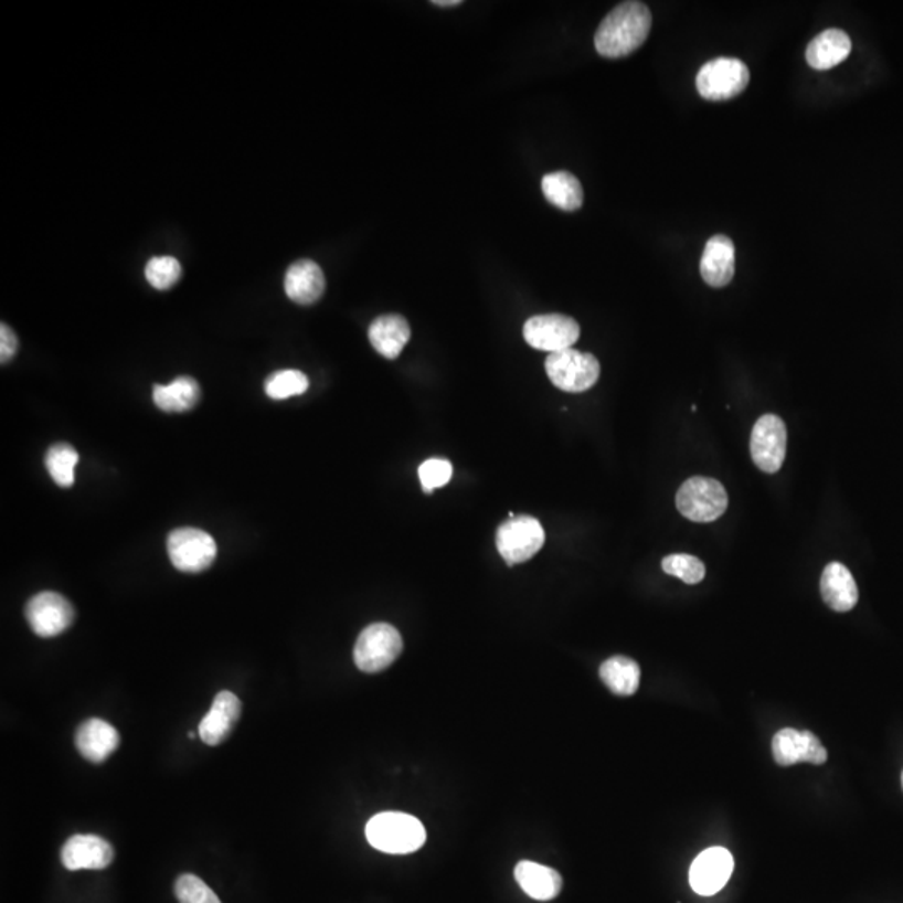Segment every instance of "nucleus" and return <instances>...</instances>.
<instances>
[{
  "instance_id": "31",
  "label": "nucleus",
  "mask_w": 903,
  "mask_h": 903,
  "mask_svg": "<svg viewBox=\"0 0 903 903\" xmlns=\"http://www.w3.org/2000/svg\"><path fill=\"white\" fill-rule=\"evenodd\" d=\"M452 464L445 459H428L418 467L422 487L425 492L432 493L435 489L447 486L452 479Z\"/></svg>"
},
{
  "instance_id": "12",
  "label": "nucleus",
  "mask_w": 903,
  "mask_h": 903,
  "mask_svg": "<svg viewBox=\"0 0 903 903\" xmlns=\"http://www.w3.org/2000/svg\"><path fill=\"white\" fill-rule=\"evenodd\" d=\"M772 752L773 758L779 766H792L797 763L824 765L828 759L827 750L814 733L794 730V727L779 730L773 736Z\"/></svg>"
},
{
  "instance_id": "22",
  "label": "nucleus",
  "mask_w": 903,
  "mask_h": 903,
  "mask_svg": "<svg viewBox=\"0 0 903 903\" xmlns=\"http://www.w3.org/2000/svg\"><path fill=\"white\" fill-rule=\"evenodd\" d=\"M514 875L521 889L531 899L548 902V900L555 899L561 893L562 877L554 869H549V867L522 860L516 865Z\"/></svg>"
},
{
  "instance_id": "29",
  "label": "nucleus",
  "mask_w": 903,
  "mask_h": 903,
  "mask_svg": "<svg viewBox=\"0 0 903 903\" xmlns=\"http://www.w3.org/2000/svg\"><path fill=\"white\" fill-rule=\"evenodd\" d=\"M662 571L687 584L701 583L707 574L703 562L690 554H671L662 559Z\"/></svg>"
},
{
  "instance_id": "16",
  "label": "nucleus",
  "mask_w": 903,
  "mask_h": 903,
  "mask_svg": "<svg viewBox=\"0 0 903 903\" xmlns=\"http://www.w3.org/2000/svg\"><path fill=\"white\" fill-rule=\"evenodd\" d=\"M735 245L727 236L714 235L708 240L701 256L700 272L710 287L723 288L735 275Z\"/></svg>"
},
{
  "instance_id": "11",
  "label": "nucleus",
  "mask_w": 903,
  "mask_h": 903,
  "mask_svg": "<svg viewBox=\"0 0 903 903\" xmlns=\"http://www.w3.org/2000/svg\"><path fill=\"white\" fill-rule=\"evenodd\" d=\"M786 425L778 415L766 414L758 418L752 432L753 463L765 474H776L782 469L786 456Z\"/></svg>"
},
{
  "instance_id": "2",
  "label": "nucleus",
  "mask_w": 903,
  "mask_h": 903,
  "mask_svg": "<svg viewBox=\"0 0 903 903\" xmlns=\"http://www.w3.org/2000/svg\"><path fill=\"white\" fill-rule=\"evenodd\" d=\"M365 833L373 849L392 856L417 852L427 840L424 825L412 815L401 811L375 815L366 824Z\"/></svg>"
},
{
  "instance_id": "14",
  "label": "nucleus",
  "mask_w": 903,
  "mask_h": 903,
  "mask_svg": "<svg viewBox=\"0 0 903 903\" xmlns=\"http://www.w3.org/2000/svg\"><path fill=\"white\" fill-rule=\"evenodd\" d=\"M61 860L71 872L104 870L115 860V850L97 835H74L64 843Z\"/></svg>"
},
{
  "instance_id": "33",
  "label": "nucleus",
  "mask_w": 903,
  "mask_h": 903,
  "mask_svg": "<svg viewBox=\"0 0 903 903\" xmlns=\"http://www.w3.org/2000/svg\"><path fill=\"white\" fill-rule=\"evenodd\" d=\"M434 4L438 8H454L460 4V0H435Z\"/></svg>"
},
{
  "instance_id": "30",
  "label": "nucleus",
  "mask_w": 903,
  "mask_h": 903,
  "mask_svg": "<svg viewBox=\"0 0 903 903\" xmlns=\"http://www.w3.org/2000/svg\"><path fill=\"white\" fill-rule=\"evenodd\" d=\"M180 903H221L216 893L193 873H184L174 885Z\"/></svg>"
},
{
  "instance_id": "20",
  "label": "nucleus",
  "mask_w": 903,
  "mask_h": 903,
  "mask_svg": "<svg viewBox=\"0 0 903 903\" xmlns=\"http://www.w3.org/2000/svg\"><path fill=\"white\" fill-rule=\"evenodd\" d=\"M408 321L401 315H382L369 328L370 343L385 359H397L411 340Z\"/></svg>"
},
{
  "instance_id": "4",
  "label": "nucleus",
  "mask_w": 903,
  "mask_h": 903,
  "mask_svg": "<svg viewBox=\"0 0 903 903\" xmlns=\"http://www.w3.org/2000/svg\"><path fill=\"white\" fill-rule=\"evenodd\" d=\"M404 649L401 633L386 623H376L360 633L353 649L357 668L363 672H380L397 661Z\"/></svg>"
},
{
  "instance_id": "27",
  "label": "nucleus",
  "mask_w": 903,
  "mask_h": 903,
  "mask_svg": "<svg viewBox=\"0 0 903 903\" xmlns=\"http://www.w3.org/2000/svg\"><path fill=\"white\" fill-rule=\"evenodd\" d=\"M308 376L300 370H281L273 373L265 383V392L273 401H285L307 392Z\"/></svg>"
},
{
  "instance_id": "10",
  "label": "nucleus",
  "mask_w": 903,
  "mask_h": 903,
  "mask_svg": "<svg viewBox=\"0 0 903 903\" xmlns=\"http://www.w3.org/2000/svg\"><path fill=\"white\" fill-rule=\"evenodd\" d=\"M25 617L35 635L41 638H54L73 625L76 613L66 597L52 591H44L29 601Z\"/></svg>"
},
{
  "instance_id": "17",
  "label": "nucleus",
  "mask_w": 903,
  "mask_h": 903,
  "mask_svg": "<svg viewBox=\"0 0 903 903\" xmlns=\"http://www.w3.org/2000/svg\"><path fill=\"white\" fill-rule=\"evenodd\" d=\"M821 597L830 609L849 613L859 603V587L849 567L841 562H830L820 581Z\"/></svg>"
},
{
  "instance_id": "13",
  "label": "nucleus",
  "mask_w": 903,
  "mask_h": 903,
  "mask_svg": "<svg viewBox=\"0 0 903 903\" xmlns=\"http://www.w3.org/2000/svg\"><path fill=\"white\" fill-rule=\"evenodd\" d=\"M735 869L733 856L723 847L704 850L690 870L691 889L698 895L710 896L724 889Z\"/></svg>"
},
{
  "instance_id": "19",
  "label": "nucleus",
  "mask_w": 903,
  "mask_h": 903,
  "mask_svg": "<svg viewBox=\"0 0 903 903\" xmlns=\"http://www.w3.org/2000/svg\"><path fill=\"white\" fill-rule=\"evenodd\" d=\"M325 285L323 272L311 259H298L285 275V294L298 305H311L320 300Z\"/></svg>"
},
{
  "instance_id": "9",
  "label": "nucleus",
  "mask_w": 903,
  "mask_h": 903,
  "mask_svg": "<svg viewBox=\"0 0 903 903\" xmlns=\"http://www.w3.org/2000/svg\"><path fill=\"white\" fill-rule=\"evenodd\" d=\"M580 334V325L566 315H538L529 318L524 325L525 342L542 352L555 353L573 349Z\"/></svg>"
},
{
  "instance_id": "3",
  "label": "nucleus",
  "mask_w": 903,
  "mask_h": 903,
  "mask_svg": "<svg viewBox=\"0 0 903 903\" xmlns=\"http://www.w3.org/2000/svg\"><path fill=\"white\" fill-rule=\"evenodd\" d=\"M676 507L690 521L713 522L726 512L727 493L718 480L691 477L678 490Z\"/></svg>"
},
{
  "instance_id": "8",
  "label": "nucleus",
  "mask_w": 903,
  "mask_h": 903,
  "mask_svg": "<svg viewBox=\"0 0 903 903\" xmlns=\"http://www.w3.org/2000/svg\"><path fill=\"white\" fill-rule=\"evenodd\" d=\"M168 554L178 571L196 574L206 571L213 564L217 545L214 539L201 529H177L169 534Z\"/></svg>"
},
{
  "instance_id": "5",
  "label": "nucleus",
  "mask_w": 903,
  "mask_h": 903,
  "mask_svg": "<svg viewBox=\"0 0 903 903\" xmlns=\"http://www.w3.org/2000/svg\"><path fill=\"white\" fill-rule=\"evenodd\" d=\"M545 372L557 389L570 393H581L596 385L601 365L591 353L574 349L551 353L545 360Z\"/></svg>"
},
{
  "instance_id": "7",
  "label": "nucleus",
  "mask_w": 903,
  "mask_h": 903,
  "mask_svg": "<svg viewBox=\"0 0 903 903\" xmlns=\"http://www.w3.org/2000/svg\"><path fill=\"white\" fill-rule=\"evenodd\" d=\"M750 70L736 57H718L701 67L697 89L708 100H727L748 87Z\"/></svg>"
},
{
  "instance_id": "34",
  "label": "nucleus",
  "mask_w": 903,
  "mask_h": 903,
  "mask_svg": "<svg viewBox=\"0 0 903 903\" xmlns=\"http://www.w3.org/2000/svg\"><path fill=\"white\" fill-rule=\"evenodd\" d=\"M902 786H903V773H902Z\"/></svg>"
},
{
  "instance_id": "24",
  "label": "nucleus",
  "mask_w": 903,
  "mask_h": 903,
  "mask_svg": "<svg viewBox=\"0 0 903 903\" xmlns=\"http://www.w3.org/2000/svg\"><path fill=\"white\" fill-rule=\"evenodd\" d=\"M201 389L191 376H180L169 385H155L152 401L162 412H188L200 402Z\"/></svg>"
},
{
  "instance_id": "25",
  "label": "nucleus",
  "mask_w": 903,
  "mask_h": 903,
  "mask_svg": "<svg viewBox=\"0 0 903 903\" xmlns=\"http://www.w3.org/2000/svg\"><path fill=\"white\" fill-rule=\"evenodd\" d=\"M542 191L559 210L576 211L583 206L584 191L580 180L567 171H555L542 178Z\"/></svg>"
},
{
  "instance_id": "32",
  "label": "nucleus",
  "mask_w": 903,
  "mask_h": 903,
  "mask_svg": "<svg viewBox=\"0 0 903 903\" xmlns=\"http://www.w3.org/2000/svg\"><path fill=\"white\" fill-rule=\"evenodd\" d=\"M18 349L19 340L14 331L8 325L2 323V327H0V360H2V363L11 362L15 353H18Z\"/></svg>"
},
{
  "instance_id": "1",
  "label": "nucleus",
  "mask_w": 903,
  "mask_h": 903,
  "mask_svg": "<svg viewBox=\"0 0 903 903\" xmlns=\"http://www.w3.org/2000/svg\"><path fill=\"white\" fill-rule=\"evenodd\" d=\"M652 18L642 2H623L604 18L594 35L596 51L607 60H619L641 47L651 31Z\"/></svg>"
},
{
  "instance_id": "6",
  "label": "nucleus",
  "mask_w": 903,
  "mask_h": 903,
  "mask_svg": "<svg viewBox=\"0 0 903 903\" xmlns=\"http://www.w3.org/2000/svg\"><path fill=\"white\" fill-rule=\"evenodd\" d=\"M544 542V528L531 516L509 518V521L500 525L496 535L497 551L507 562V566H514L534 557Z\"/></svg>"
},
{
  "instance_id": "18",
  "label": "nucleus",
  "mask_w": 903,
  "mask_h": 903,
  "mask_svg": "<svg viewBox=\"0 0 903 903\" xmlns=\"http://www.w3.org/2000/svg\"><path fill=\"white\" fill-rule=\"evenodd\" d=\"M76 746L87 762L103 763L119 746V733L113 724L104 720H87L76 733Z\"/></svg>"
},
{
  "instance_id": "28",
  "label": "nucleus",
  "mask_w": 903,
  "mask_h": 903,
  "mask_svg": "<svg viewBox=\"0 0 903 903\" xmlns=\"http://www.w3.org/2000/svg\"><path fill=\"white\" fill-rule=\"evenodd\" d=\"M146 279L156 290L173 288L183 275L181 263L173 256H156L146 265Z\"/></svg>"
},
{
  "instance_id": "15",
  "label": "nucleus",
  "mask_w": 903,
  "mask_h": 903,
  "mask_svg": "<svg viewBox=\"0 0 903 903\" xmlns=\"http://www.w3.org/2000/svg\"><path fill=\"white\" fill-rule=\"evenodd\" d=\"M242 716V701L232 691H221L213 707L200 723V736L208 746H217L232 735L236 721Z\"/></svg>"
},
{
  "instance_id": "21",
  "label": "nucleus",
  "mask_w": 903,
  "mask_h": 903,
  "mask_svg": "<svg viewBox=\"0 0 903 903\" xmlns=\"http://www.w3.org/2000/svg\"><path fill=\"white\" fill-rule=\"evenodd\" d=\"M852 52V41L840 29H828L818 34L807 47V63L814 70L827 71L838 66Z\"/></svg>"
},
{
  "instance_id": "23",
  "label": "nucleus",
  "mask_w": 903,
  "mask_h": 903,
  "mask_svg": "<svg viewBox=\"0 0 903 903\" xmlns=\"http://www.w3.org/2000/svg\"><path fill=\"white\" fill-rule=\"evenodd\" d=\"M599 676L617 697H633L641 681V668L628 656H613L601 665Z\"/></svg>"
},
{
  "instance_id": "26",
  "label": "nucleus",
  "mask_w": 903,
  "mask_h": 903,
  "mask_svg": "<svg viewBox=\"0 0 903 903\" xmlns=\"http://www.w3.org/2000/svg\"><path fill=\"white\" fill-rule=\"evenodd\" d=\"M79 463L76 448L70 444H55L45 454V469L57 486L71 487L76 480L74 469Z\"/></svg>"
}]
</instances>
